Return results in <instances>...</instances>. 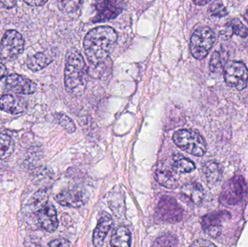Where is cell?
<instances>
[{"label": "cell", "mask_w": 248, "mask_h": 247, "mask_svg": "<svg viewBox=\"0 0 248 247\" xmlns=\"http://www.w3.org/2000/svg\"><path fill=\"white\" fill-rule=\"evenodd\" d=\"M117 39V33L110 26H99L87 33L84 39V49L92 66L108 62Z\"/></svg>", "instance_id": "obj_1"}, {"label": "cell", "mask_w": 248, "mask_h": 247, "mask_svg": "<svg viewBox=\"0 0 248 247\" xmlns=\"http://www.w3.org/2000/svg\"><path fill=\"white\" fill-rule=\"evenodd\" d=\"M89 68L79 52L72 49L67 54L65 86L69 92L80 96L87 87Z\"/></svg>", "instance_id": "obj_2"}, {"label": "cell", "mask_w": 248, "mask_h": 247, "mask_svg": "<svg viewBox=\"0 0 248 247\" xmlns=\"http://www.w3.org/2000/svg\"><path fill=\"white\" fill-rule=\"evenodd\" d=\"M173 140L178 147L190 155L201 157L206 152L205 139L194 131L186 129L177 131L173 134Z\"/></svg>", "instance_id": "obj_3"}, {"label": "cell", "mask_w": 248, "mask_h": 247, "mask_svg": "<svg viewBox=\"0 0 248 247\" xmlns=\"http://www.w3.org/2000/svg\"><path fill=\"white\" fill-rule=\"evenodd\" d=\"M215 42V34L212 29L204 26L197 29L190 39V51L192 56L202 59L208 55Z\"/></svg>", "instance_id": "obj_4"}, {"label": "cell", "mask_w": 248, "mask_h": 247, "mask_svg": "<svg viewBox=\"0 0 248 247\" xmlns=\"http://www.w3.org/2000/svg\"><path fill=\"white\" fill-rule=\"evenodd\" d=\"M248 185L242 175L230 178L223 187L220 201L227 205H234L243 200L248 194Z\"/></svg>", "instance_id": "obj_5"}, {"label": "cell", "mask_w": 248, "mask_h": 247, "mask_svg": "<svg viewBox=\"0 0 248 247\" xmlns=\"http://www.w3.org/2000/svg\"><path fill=\"white\" fill-rule=\"evenodd\" d=\"M24 39L19 32L7 30L0 43V58L7 62L16 59L24 50Z\"/></svg>", "instance_id": "obj_6"}, {"label": "cell", "mask_w": 248, "mask_h": 247, "mask_svg": "<svg viewBox=\"0 0 248 247\" xmlns=\"http://www.w3.org/2000/svg\"><path fill=\"white\" fill-rule=\"evenodd\" d=\"M224 79L229 87L241 91L247 87L248 70L244 62L230 61L224 68Z\"/></svg>", "instance_id": "obj_7"}, {"label": "cell", "mask_w": 248, "mask_h": 247, "mask_svg": "<svg viewBox=\"0 0 248 247\" xmlns=\"http://www.w3.org/2000/svg\"><path fill=\"white\" fill-rule=\"evenodd\" d=\"M155 212L157 218L165 223H176L183 218V209L175 199L169 196L160 198Z\"/></svg>", "instance_id": "obj_8"}, {"label": "cell", "mask_w": 248, "mask_h": 247, "mask_svg": "<svg viewBox=\"0 0 248 247\" xmlns=\"http://www.w3.org/2000/svg\"><path fill=\"white\" fill-rule=\"evenodd\" d=\"M5 85L13 92L26 95L33 94L36 90V85L31 80L18 74L8 75L5 80Z\"/></svg>", "instance_id": "obj_9"}, {"label": "cell", "mask_w": 248, "mask_h": 247, "mask_svg": "<svg viewBox=\"0 0 248 247\" xmlns=\"http://www.w3.org/2000/svg\"><path fill=\"white\" fill-rule=\"evenodd\" d=\"M97 15L94 22H105L117 17L123 10V2L118 1H100L96 2Z\"/></svg>", "instance_id": "obj_10"}, {"label": "cell", "mask_w": 248, "mask_h": 247, "mask_svg": "<svg viewBox=\"0 0 248 247\" xmlns=\"http://www.w3.org/2000/svg\"><path fill=\"white\" fill-rule=\"evenodd\" d=\"M229 213L225 211L210 213L202 218V228L204 232L211 238H217L222 232L223 219L227 218Z\"/></svg>", "instance_id": "obj_11"}, {"label": "cell", "mask_w": 248, "mask_h": 247, "mask_svg": "<svg viewBox=\"0 0 248 247\" xmlns=\"http://www.w3.org/2000/svg\"><path fill=\"white\" fill-rule=\"evenodd\" d=\"M27 107V102L23 97L5 94L0 98V110L9 114H21L26 111Z\"/></svg>", "instance_id": "obj_12"}, {"label": "cell", "mask_w": 248, "mask_h": 247, "mask_svg": "<svg viewBox=\"0 0 248 247\" xmlns=\"http://www.w3.org/2000/svg\"><path fill=\"white\" fill-rule=\"evenodd\" d=\"M38 221L41 227L46 232L52 233L58 227L56 210L52 204H47L37 213Z\"/></svg>", "instance_id": "obj_13"}, {"label": "cell", "mask_w": 248, "mask_h": 247, "mask_svg": "<svg viewBox=\"0 0 248 247\" xmlns=\"http://www.w3.org/2000/svg\"><path fill=\"white\" fill-rule=\"evenodd\" d=\"M56 201L64 207L78 208L84 204V195L76 189L63 190L55 197Z\"/></svg>", "instance_id": "obj_14"}, {"label": "cell", "mask_w": 248, "mask_h": 247, "mask_svg": "<svg viewBox=\"0 0 248 247\" xmlns=\"http://www.w3.org/2000/svg\"><path fill=\"white\" fill-rule=\"evenodd\" d=\"M113 219L110 215L108 213L102 215L93 233V241L94 247L103 246L105 239L113 226Z\"/></svg>", "instance_id": "obj_15"}, {"label": "cell", "mask_w": 248, "mask_h": 247, "mask_svg": "<svg viewBox=\"0 0 248 247\" xmlns=\"http://www.w3.org/2000/svg\"><path fill=\"white\" fill-rule=\"evenodd\" d=\"M53 59L52 54L49 52H38L29 57L26 64L31 71L36 72L48 66L53 61Z\"/></svg>", "instance_id": "obj_16"}, {"label": "cell", "mask_w": 248, "mask_h": 247, "mask_svg": "<svg viewBox=\"0 0 248 247\" xmlns=\"http://www.w3.org/2000/svg\"><path fill=\"white\" fill-rule=\"evenodd\" d=\"M111 247H131V233L125 226L115 229L110 241Z\"/></svg>", "instance_id": "obj_17"}, {"label": "cell", "mask_w": 248, "mask_h": 247, "mask_svg": "<svg viewBox=\"0 0 248 247\" xmlns=\"http://www.w3.org/2000/svg\"><path fill=\"white\" fill-rule=\"evenodd\" d=\"M155 178L156 181L162 187H166L167 189L176 188L178 187V181L176 177L175 176L173 171L170 170L163 168V169H157L155 174Z\"/></svg>", "instance_id": "obj_18"}, {"label": "cell", "mask_w": 248, "mask_h": 247, "mask_svg": "<svg viewBox=\"0 0 248 247\" xmlns=\"http://www.w3.org/2000/svg\"><path fill=\"white\" fill-rule=\"evenodd\" d=\"M182 194L195 204H199L203 198L204 191L201 184L191 183L184 186Z\"/></svg>", "instance_id": "obj_19"}, {"label": "cell", "mask_w": 248, "mask_h": 247, "mask_svg": "<svg viewBox=\"0 0 248 247\" xmlns=\"http://www.w3.org/2000/svg\"><path fill=\"white\" fill-rule=\"evenodd\" d=\"M172 168L176 173L188 174L195 171V165L188 158H185L182 155H176L173 158Z\"/></svg>", "instance_id": "obj_20"}, {"label": "cell", "mask_w": 248, "mask_h": 247, "mask_svg": "<svg viewBox=\"0 0 248 247\" xmlns=\"http://www.w3.org/2000/svg\"><path fill=\"white\" fill-rule=\"evenodd\" d=\"M48 199V194L45 190H39L29 200V208L32 212L37 213L39 210L47 205Z\"/></svg>", "instance_id": "obj_21"}, {"label": "cell", "mask_w": 248, "mask_h": 247, "mask_svg": "<svg viewBox=\"0 0 248 247\" xmlns=\"http://www.w3.org/2000/svg\"><path fill=\"white\" fill-rule=\"evenodd\" d=\"M203 171L207 181L210 184H215L221 178L222 173L221 165L215 161L207 162L204 166Z\"/></svg>", "instance_id": "obj_22"}, {"label": "cell", "mask_w": 248, "mask_h": 247, "mask_svg": "<svg viewBox=\"0 0 248 247\" xmlns=\"http://www.w3.org/2000/svg\"><path fill=\"white\" fill-rule=\"evenodd\" d=\"M15 145L10 136L0 133V160L9 158L14 151Z\"/></svg>", "instance_id": "obj_23"}, {"label": "cell", "mask_w": 248, "mask_h": 247, "mask_svg": "<svg viewBox=\"0 0 248 247\" xmlns=\"http://www.w3.org/2000/svg\"><path fill=\"white\" fill-rule=\"evenodd\" d=\"M55 118L57 123L68 133H72L77 130L75 123L66 115L62 114V113H57L55 114Z\"/></svg>", "instance_id": "obj_24"}, {"label": "cell", "mask_w": 248, "mask_h": 247, "mask_svg": "<svg viewBox=\"0 0 248 247\" xmlns=\"http://www.w3.org/2000/svg\"><path fill=\"white\" fill-rule=\"evenodd\" d=\"M178 241L176 236L171 234L164 235L156 239L153 247H177Z\"/></svg>", "instance_id": "obj_25"}, {"label": "cell", "mask_w": 248, "mask_h": 247, "mask_svg": "<svg viewBox=\"0 0 248 247\" xmlns=\"http://www.w3.org/2000/svg\"><path fill=\"white\" fill-rule=\"evenodd\" d=\"M230 26L232 29L233 32L237 36L242 38H246L248 36V28L242 23L239 19L234 18L230 22Z\"/></svg>", "instance_id": "obj_26"}, {"label": "cell", "mask_w": 248, "mask_h": 247, "mask_svg": "<svg viewBox=\"0 0 248 247\" xmlns=\"http://www.w3.org/2000/svg\"><path fill=\"white\" fill-rule=\"evenodd\" d=\"M209 12L213 16L221 17L227 15V10L221 1H215L211 3L209 7Z\"/></svg>", "instance_id": "obj_27"}, {"label": "cell", "mask_w": 248, "mask_h": 247, "mask_svg": "<svg viewBox=\"0 0 248 247\" xmlns=\"http://www.w3.org/2000/svg\"><path fill=\"white\" fill-rule=\"evenodd\" d=\"M82 3V1H58V6L62 11L74 13L79 9Z\"/></svg>", "instance_id": "obj_28"}, {"label": "cell", "mask_w": 248, "mask_h": 247, "mask_svg": "<svg viewBox=\"0 0 248 247\" xmlns=\"http://www.w3.org/2000/svg\"><path fill=\"white\" fill-rule=\"evenodd\" d=\"M221 67V55L219 52H215L210 61V70L212 72H217Z\"/></svg>", "instance_id": "obj_29"}, {"label": "cell", "mask_w": 248, "mask_h": 247, "mask_svg": "<svg viewBox=\"0 0 248 247\" xmlns=\"http://www.w3.org/2000/svg\"><path fill=\"white\" fill-rule=\"evenodd\" d=\"M49 247H70V243L66 239L60 238V239H56L55 240L49 243Z\"/></svg>", "instance_id": "obj_30"}, {"label": "cell", "mask_w": 248, "mask_h": 247, "mask_svg": "<svg viewBox=\"0 0 248 247\" xmlns=\"http://www.w3.org/2000/svg\"><path fill=\"white\" fill-rule=\"evenodd\" d=\"M190 247H217L212 242L205 239H200L195 241Z\"/></svg>", "instance_id": "obj_31"}, {"label": "cell", "mask_w": 248, "mask_h": 247, "mask_svg": "<svg viewBox=\"0 0 248 247\" xmlns=\"http://www.w3.org/2000/svg\"><path fill=\"white\" fill-rule=\"evenodd\" d=\"M17 4L16 1H0V8L10 9Z\"/></svg>", "instance_id": "obj_32"}, {"label": "cell", "mask_w": 248, "mask_h": 247, "mask_svg": "<svg viewBox=\"0 0 248 247\" xmlns=\"http://www.w3.org/2000/svg\"><path fill=\"white\" fill-rule=\"evenodd\" d=\"M46 2L47 1H25L26 4H29V6H32V7H41V6L46 4Z\"/></svg>", "instance_id": "obj_33"}, {"label": "cell", "mask_w": 248, "mask_h": 247, "mask_svg": "<svg viewBox=\"0 0 248 247\" xmlns=\"http://www.w3.org/2000/svg\"><path fill=\"white\" fill-rule=\"evenodd\" d=\"M6 74H7V68L0 62V80L2 79L5 76Z\"/></svg>", "instance_id": "obj_34"}, {"label": "cell", "mask_w": 248, "mask_h": 247, "mask_svg": "<svg viewBox=\"0 0 248 247\" xmlns=\"http://www.w3.org/2000/svg\"><path fill=\"white\" fill-rule=\"evenodd\" d=\"M26 247H42L41 245L35 243V242H27V243L25 245Z\"/></svg>", "instance_id": "obj_35"}, {"label": "cell", "mask_w": 248, "mask_h": 247, "mask_svg": "<svg viewBox=\"0 0 248 247\" xmlns=\"http://www.w3.org/2000/svg\"><path fill=\"white\" fill-rule=\"evenodd\" d=\"M195 4H198V5H205V4H208L210 2V1H194Z\"/></svg>", "instance_id": "obj_36"}, {"label": "cell", "mask_w": 248, "mask_h": 247, "mask_svg": "<svg viewBox=\"0 0 248 247\" xmlns=\"http://www.w3.org/2000/svg\"><path fill=\"white\" fill-rule=\"evenodd\" d=\"M245 19H246V20H247V22L248 23V9L247 12H246V15H245Z\"/></svg>", "instance_id": "obj_37"}]
</instances>
